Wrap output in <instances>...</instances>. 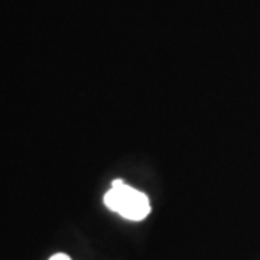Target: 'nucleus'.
<instances>
[{
  "label": "nucleus",
  "mask_w": 260,
  "mask_h": 260,
  "mask_svg": "<svg viewBox=\"0 0 260 260\" xmlns=\"http://www.w3.org/2000/svg\"><path fill=\"white\" fill-rule=\"evenodd\" d=\"M104 203L109 210L132 221H140L150 213L148 197L123 181L113 182L112 189L104 195Z\"/></svg>",
  "instance_id": "f257e3e1"
},
{
  "label": "nucleus",
  "mask_w": 260,
  "mask_h": 260,
  "mask_svg": "<svg viewBox=\"0 0 260 260\" xmlns=\"http://www.w3.org/2000/svg\"><path fill=\"white\" fill-rule=\"evenodd\" d=\"M49 260H71L70 256H67L65 253H55L54 256H51Z\"/></svg>",
  "instance_id": "f03ea898"
}]
</instances>
